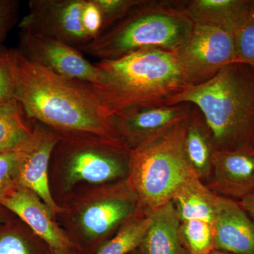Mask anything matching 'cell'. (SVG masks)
I'll return each instance as SVG.
<instances>
[{
    "mask_svg": "<svg viewBox=\"0 0 254 254\" xmlns=\"http://www.w3.org/2000/svg\"><path fill=\"white\" fill-rule=\"evenodd\" d=\"M12 68L14 99L38 123L60 133L118 138L111 117L89 83L52 72L30 62L18 49H12Z\"/></svg>",
    "mask_w": 254,
    "mask_h": 254,
    "instance_id": "obj_1",
    "label": "cell"
},
{
    "mask_svg": "<svg viewBox=\"0 0 254 254\" xmlns=\"http://www.w3.org/2000/svg\"><path fill=\"white\" fill-rule=\"evenodd\" d=\"M196 107L218 152L254 151V67L235 62L204 83L187 86L169 105Z\"/></svg>",
    "mask_w": 254,
    "mask_h": 254,
    "instance_id": "obj_2",
    "label": "cell"
},
{
    "mask_svg": "<svg viewBox=\"0 0 254 254\" xmlns=\"http://www.w3.org/2000/svg\"><path fill=\"white\" fill-rule=\"evenodd\" d=\"M95 64L103 77L91 85L111 118L131 108L169 105L187 87L173 52L140 50Z\"/></svg>",
    "mask_w": 254,
    "mask_h": 254,
    "instance_id": "obj_3",
    "label": "cell"
},
{
    "mask_svg": "<svg viewBox=\"0 0 254 254\" xmlns=\"http://www.w3.org/2000/svg\"><path fill=\"white\" fill-rule=\"evenodd\" d=\"M183 3L142 0L121 21L80 51L100 60L119 59L148 49L177 53L194 27L184 12Z\"/></svg>",
    "mask_w": 254,
    "mask_h": 254,
    "instance_id": "obj_4",
    "label": "cell"
},
{
    "mask_svg": "<svg viewBox=\"0 0 254 254\" xmlns=\"http://www.w3.org/2000/svg\"><path fill=\"white\" fill-rule=\"evenodd\" d=\"M188 117L130 150L127 181L142 208L153 210L172 201L198 178L184 148Z\"/></svg>",
    "mask_w": 254,
    "mask_h": 254,
    "instance_id": "obj_5",
    "label": "cell"
},
{
    "mask_svg": "<svg viewBox=\"0 0 254 254\" xmlns=\"http://www.w3.org/2000/svg\"><path fill=\"white\" fill-rule=\"evenodd\" d=\"M60 156L73 185L115 183L128 177L130 150L120 138L84 133H60Z\"/></svg>",
    "mask_w": 254,
    "mask_h": 254,
    "instance_id": "obj_6",
    "label": "cell"
},
{
    "mask_svg": "<svg viewBox=\"0 0 254 254\" xmlns=\"http://www.w3.org/2000/svg\"><path fill=\"white\" fill-rule=\"evenodd\" d=\"M177 55L187 86H198L237 62L235 34L194 24L190 38Z\"/></svg>",
    "mask_w": 254,
    "mask_h": 254,
    "instance_id": "obj_7",
    "label": "cell"
},
{
    "mask_svg": "<svg viewBox=\"0 0 254 254\" xmlns=\"http://www.w3.org/2000/svg\"><path fill=\"white\" fill-rule=\"evenodd\" d=\"M141 208L126 179L105 187L87 203L80 211L78 223L86 239L98 242L115 235Z\"/></svg>",
    "mask_w": 254,
    "mask_h": 254,
    "instance_id": "obj_8",
    "label": "cell"
},
{
    "mask_svg": "<svg viewBox=\"0 0 254 254\" xmlns=\"http://www.w3.org/2000/svg\"><path fill=\"white\" fill-rule=\"evenodd\" d=\"M86 0H31L18 27L66 43L78 50L89 43L82 23Z\"/></svg>",
    "mask_w": 254,
    "mask_h": 254,
    "instance_id": "obj_9",
    "label": "cell"
},
{
    "mask_svg": "<svg viewBox=\"0 0 254 254\" xmlns=\"http://www.w3.org/2000/svg\"><path fill=\"white\" fill-rule=\"evenodd\" d=\"M18 50L31 63L63 77L92 85L103 77L100 68L80 50L57 40L21 31Z\"/></svg>",
    "mask_w": 254,
    "mask_h": 254,
    "instance_id": "obj_10",
    "label": "cell"
},
{
    "mask_svg": "<svg viewBox=\"0 0 254 254\" xmlns=\"http://www.w3.org/2000/svg\"><path fill=\"white\" fill-rule=\"evenodd\" d=\"M61 138V133L40 123L31 139L21 150L17 185L32 190L50 209L53 215L61 211L55 203L48 182L50 157Z\"/></svg>",
    "mask_w": 254,
    "mask_h": 254,
    "instance_id": "obj_11",
    "label": "cell"
},
{
    "mask_svg": "<svg viewBox=\"0 0 254 254\" xmlns=\"http://www.w3.org/2000/svg\"><path fill=\"white\" fill-rule=\"evenodd\" d=\"M192 108L189 103L131 108L112 116V125L117 136L131 150L187 118Z\"/></svg>",
    "mask_w": 254,
    "mask_h": 254,
    "instance_id": "obj_12",
    "label": "cell"
},
{
    "mask_svg": "<svg viewBox=\"0 0 254 254\" xmlns=\"http://www.w3.org/2000/svg\"><path fill=\"white\" fill-rule=\"evenodd\" d=\"M0 205L17 215L46 243L53 254L72 252V242L53 220L48 205L32 190L16 185L0 199Z\"/></svg>",
    "mask_w": 254,
    "mask_h": 254,
    "instance_id": "obj_13",
    "label": "cell"
},
{
    "mask_svg": "<svg viewBox=\"0 0 254 254\" xmlns=\"http://www.w3.org/2000/svg\"><path fill=\"white\" fill-rule=\"evenodd\" d=\"M204 184L218 196L243 199L254 190V151H215Z\"/></svg>",
    "mask_w": 254,
    "mask_h": 254,
    "instance_id": "obj_14",
    "label": "cell"
},
{
    "mask_svg": "<svg viewBox=\"0 0 254 254\" xmlns=\"http://www.w3.org/2000/svg\"><path fill=\"white\" fill-rule=\"evenodd\" d=\"M213 230L215 250L254 254V222L237 200L218 196Z\"/></svg>",
    "mask_w": 254,
    "mask_h": 254,
    "instance_id": "obj_15",
    "label": "cell"
},
{
    "mask_svg": "<svg viewBox=\"0 0 254 254\" xmlns=\"http://www.w3.org/2000/svg\"><path fill=\"white\" fill-rule=\"evenodd\" d=\"M184 12L194 23L235 33L252 14L250 0L184 1Z\"/></svg>",
    "mask_w": 254,
    "mask_h": 254,
    "instance_id": "obj_16",
    "label": "cell"
},
{
    "mask_svg": "<svg viewBox=\"0 0 254 254\" xmlns=\"http://www.w3.org/2000/svg\"><path fill=\"white\" fill-rule=\"evenodd\" d=\"M149 211L151 223L138 247L140 254H188L180 237V218L172 201Z\"/></svg>",
    "mask_w": 254,
    "mask_h": 254,
    "instance_id": "obj_17",
    "label": "cell"
},
{
    "mask_svg": "<svg viewBox=\"0 0 254 254\" xmlns=\"http://www.w3.org/2000/svg\"><path fill=\"white\" fill-rule=\"evenodd\" d=\"M184 148L190 168L205 183L211 173L216 150L203 115L193 105L187 119Z\"/></svg>",
    "mask_w": 254,
    "mask_h": 254,
    "instance_id": "obj_18",
    "label": "cell"
},
{
    "mask_svg": "<svg viewBox=\"0 0 254 254\" xmlns=\"http://www.w3.org/2000/svg\"><path fill=\"white\" fill-rule=\"evenodd\" d=\"M217 198L218 195L197 178L184 187L172 202L180 221L200 220L213 223Z\"/></svg>",
    "mask_w": 254,
    "mask_h": 254,
    "instance_id": "obj_19",
    "label": "cell"
},
{
    "mask_svg": "<svg viewBox=\"0 0 254 254\" xmlns=\"http://www.w3.org/2000/svg\"><path fill=\"white\" fill-rule=\"evenodd\" d=\"M151 223L148 209L141 208L94 254H128L138 248Z\"/></svg>",
    "mask_w": 254,
    "mask_h": 254,
    "instance_id": "obj_20",
    "label": "cell"
},
{
    "mask_svg": "<svg viewBox=\"0 0 254 254\" xmlns=\"http://www.w3.org/2000/svg\"><path fill=\"white\" fill-rule=\"evenodd\" d=\"M21 108L15 99L0 104V153L21 150L31 139L33 131L23 123Z\"/></svg>",
    "mask_w": 254,
    "mask_h": 254,
    "instance_id": "obj_21",
    "label": "cell"
},
{
    "mask_svg": "<svg viewBox=\"0 0 254 254\" xmlns=\"http://www.w3.org/2000/svg\"><path fill=\"white\" fill-rule=\"evenodd\" d=\"M180 237L188 254H210L215 250L213 223L200 220L181 222Z\"/></svg>",
    "mask_w": 254,
    "mask_h": 254,
    "instance_id": "obj_22",
    "label": "cell"
},
{
    "mask_svg": "<svg viewBox=\"0 0 254 254\" xmlns=\"http://www.w3.org/2000/svg\"><path fill=\"white\" fill-rule=\"evenodd\" d=\"M0 254H53L48 247L15 231L0 232Z\"/></svg>",
    "mask_w": 254,
    "mask_h": 254,
    "instance_id": "obj_23",
    "label": "cell"
},
{
    "mask_svg": "<svg viewBox=\"0 0 254 254\" xmlns=\"http://www.w3.org/2000/svg\"><path fill=\"white\" fill-rule=\"evenodd\" d=\"M142 0H95L103 16L104 33L121 21Z\"/></svg>",
    "mask_w": 254,
    "mask_h": 254,
    "instance_id": "obj_24",
    "label": "cell"
},
{
    "mask_svg": "<svg viewBox=\"0 0 254 254\" xmlns=\"http://www.w3.org/2000/svg\"><path fill=\"white\" fill-rule=\"evenodd\" d=\"M237 62L254 67V14L235 33Z\"/></svg>",
    "mask_w": 254,
    "mask_h": 254,
    "instance_id": "obj_25",
    "label": "cell"
},
{
    "mask_svg": "<svg viewBox=\"0 0 254 254\" xmlns=\"http://www.w3.org/2000/svg\"><path fill=\"white\" fill-rule=\"evenodd\" d=\"M21 150L0 153V199L17 185Z\"/></svg>",
    "mask_w": 254,
    "mask_h": 254,
    "instance_id": "obj_26",
    "label": "cell"
},
{
    "mask_svg": "<svg viewBox=\"0 0 254 254\" xmlns=\"http://www.w3.org/2000/svg\"><path fill=\"white\" fill-rule=\"evenodd\" d=\"M15 82L12 68V49L0 52V104L14 99Z\"/></svg>",
    "mask_w": 254,
    "mask_h": 254,
    "instance_id": "obj_27",
    "label": "cell"
},
{
    "mask_svg": "<svg viewBox=\"0 0 254 254\" xmlns=\"http://www.w3.org/2000/svg\"><path fill=\"white\" fill-rule=\"evenodd\" d=\"M82 23L89 43L104 33L103 16L95 0H86L82 11Z\"/></svg>",
    "mask_w": 254,
    "mask_h": 254,
    "instance_id": "obj_28",
    "label": "cell"
},
{
    "mask_svg": "<svg viewBox=\"0 0 254 254\" xmlns=\"http://www.w3.org/2000/svg\"><path fill=\"white\" fill-rule=\"evenodd\" d=\"M19 1L0 0V52L4 48L3 43L17 18Z\"/></svg>",
    "mask_w": 254,
    "mask_h": 254,
    "instance_id": "obj_29",
    "label": "cell"
},
{
    "mask_svg": "<svg viewBox=\"0 0 254 254\" xmlns=\"http://www.w3.org/2000/svg\"><path fill=\"white\" fill-rule=\"evenodd\" d=\"M238 202L254 222V190Z\"/></svg>",
    "mask_w": 254,
    "mask_h": 254,
    "instance_id": "obj_30",
    "label": "cell"
},
{
    "mask_svg": "<svg viewBox=\"0 0 254 254\" xmlns=\"http://www.w3.org/2000/svg\"><path fill=\"white\" fill-rule=\"evenodd\" d=\"M210 254H234L232 253H229V252H224V251L213 250V252H211Z\"/></svg>",
    "mask_w": 254,
    "mask_h": 254,
    "instance_id": "obj_31",
    "label": "cell"
},
{
    "mask_svg": "<svg viewBox=\"0 0 254 254\" xmlns=\"http://www.w3.org/2000/svg\"><path fill=\"white\" fill-rule=\"evenodd\" d=\"M251 9L253 14H254V0H250Z\"/></svg>",
    "mask_w": 254,
    "mask_h": 254,
    "instance_id": "obj_32",
    "label": "cell"
},
{
    "mask_svg": "<svg viewBox=\"0 0 254 254\" xmlns=\"http://www.w3.org/2000/svg\"><path fill=\"white\" fill-rule=\"evenodd\" d=\"M128 254H140V253L139 252H138V249H136V250L133 251V252H131V253Z\"/></svg>",
    "mask_w": 254,
    "mask_h": 254,
    "instance_id": "obj_33",
    "label": "cell"
},
{
    "mask_svg": "<svg viewBox=\"0 0 254 254\" xmlns=\"http://www.w3.org/2000/svg\"><path fill=\"white\" fill-rule=\"evenodd\" d=\"M2 216H1V214H0V222H1V221H2Z\"/></svg>",
    "mask_w": 254,
    "mask_h": 254,
    "instance_id": "obj_34",
    "label": "cell"
},
{
    "mask_svg": "<svg viewBox=\"0 0 254 254\" xmlns=\"http://www.w3.org/2000/svg\"><path fill=\"white\" fill-rule=\"evenodd\" d=\"M75 254L74 252H70V253H68V254Z\"/></svg>",
    "mask_w": 254,
    "mask_h": 254,
    "instance_id": "obj_35",
    "label": "cell"
}]
</instances>
